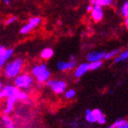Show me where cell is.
<instances>
[{
    "label": "cell",
    "mask_w": 128,
    "mask_h": 128,
    "mask_svg": "<svg viewBox=\"0 0 128 128\" xmlns=\"http://www.w3.org/2000/svg\"><path fill=\"white\" fill-rule=\"evenodd\" d=\"M24 66V60L21 57H17L7 62L3 66V75L7 79H14L20 74Z\"/></svg>",
    "instance_id": "cell-1"
},
{
    "label": "cell",
    "mask_w": 128,
    "mask_h": 128,
    "mask_svg": "<svg viewBox=\"0 0 128 128\" xmlns=\"http://www.w3.org/2000/svg\"><path fill=\"white\" fill-rule=\"evenodd\" d=\"M31 74L39 84H44L51 78V72L45 62L34 65L31 69Z\"/></svg>",
    "instance_id": "cell-2"
},
{
    "label": "cell",
    "mask_w": 128,
    "mask_h": 128,
    "mask_svg": "<svg viewBox=\"0 0 128 128\" xmlns=\"http://www.w3.org/2000/svg\"><path fill=\"white\" fill-rule=\"evenodd\" d=\"M34 84V78L28 73H21L14 79V85L20 90H28Z\"/></svg>",
    "instance_id": "cell-3"
},
{
    "label": "cell",
    "mask_w": 128,
    "mask_h": 128,
    "mask_svg": "<svg viewBox=\"0 0 128 128\" xmlns=\"http://www.w3.org/2000/svg\"><path fill=\"white\" fill-rule=\"evenodd\" d=\"M46 84L52 90L53 92L57 94H63L67 89V83L63 80H56L50 78L46 82Z\"/></svg>",
    "instance_id": "cell-4"
},
{
    "label": "cell",
    "mask_w": 128,
    "mask_h": 128,
    "mask_svg": "<svg viewBox=\"0 0 128 128\" xmlns=\"http://www.w3.org/2000/svg\"><path fill=\"white\" fill-rule=\"evenodd\" d=\"M42 19L40 16H32L29 18L28 21L24 24L20 29V33L23 35L31 33L35 28H37L42 23Z\"/></svg>",
    "instance_id": "cell-5"
},
{
    "label": "cell",
    "mask_w": 128,
    "mask_h": 128,
    "mask_svg": "<svg viewBox=\"0 0 128 128\" xmlns=\"http://www.w3.org/2000/svg\"><path fill=\"white\" fill-rule=\"evenodd\" d=\"M57 68L59 71L65 72L68 70H71L77 66V60H76L75 56L73 55H70L69 60L68 61L60 60L57 62Z\"/></svg>",
    "instance_id": "cell-6"
},
{
    "label": "cell",
    "mask_w": 128,
    "mask_h": 128,
    "mask_svg": "<svg viewBox=\"0 0 128 128\" xmlns=\"http://www.w3.org/2000/svg\"><path fill=\"white\" fill-rule=\"evenodd\" d=\"M20 89L17 88L15 85L7 84L3 86L0 88V98H7L9 97L17 96Z\"/></svg>",
    "instance_id": "cell-7"
},
{
    "label": "cell",
    "mask_w": 128,
    "mask_h": 128,
    "mask_svg": "<svg viewBox=\"0 0 128 128\" xmlns=\"http://www.w3.org/2000/svg\"><path fill=\"white\" fill-rule=\"evenodd\" d=\"M91 16L92 20L94 22H100L102 20V19L104 17V10L103 7L98 6V5H95L93 6V9L91 12Z\"/></svg>",
    "instance_id": "cell-8"
},
{
    "label": "cell",
    "mask_w": 128,
    "mask_h": 128,
    "mask_svg": "<svg viewBox=\"0 0 128 128\" xmlns=\"http://www.w3.org/2000/svg\"><path fill=\"white\" fill-rule=\"evenodd\" d=\"M105 52L103 51H93V52H90L87 54L86 59L87 62H93L96 61H100L104 60V56L105 55Z\"/></svg>",
    "instance_id": "cell-9"
},
{
    "label": "cell",
    "mask_w": 128,
    "mask_h": 128,
    "mask_svg": "<svg viewBox=\"0 0 128 128\" xmlns=\"http://www.w3.org/2000/svg\"><path fill=\"white\" fill-rule=\"evenodd\" d=\"M89 62H82L79 65L76 66L75 71H74V76L75 78L79 79L82 78L84 74H86L89 71Z\"/></svg>",
    "instance_id": "cell-10"
},
{
    "label": "cell",
    "mask_w": 128,
    "mask_h": 128,
    "mask_svg": "<svg viewBox=\"0 0 128 128\" xmlns=\"http://www.w3.org/2000/svg\"><path fill=\"white\" fill-rule=\"evenodd\" d=\"M14 49L6 48L4 52L2 54H0V70L3 68L5 64L14 56Z\"/></svg>",
    "instance_id": "cell-11"
},
{
    "label": "cell",
    "mask_w": 128,
    "mask_h": 128,
    "mask_svg": "<svg viewBox=\"0 0 128 128\" xmlns=\"http://www.w3.org/2000/svg\"><path fill=\"white\" fill-rule=\"evenodd\" d=\"M18 100L17 96H14V97H9L6 98V108L3 111L4 115H9L14 110L15 103L17 102V101Z\"/></svg>",
    "instance_id": "cell-12"
},
{
    "label": "cell",
    "mask_w": 128,
    "mask_h": 128,
    "mask_svg": "<svg viewBox=\"0 0 128 128\" xmlns=\"http://www.w3.org/2000/svg\"><path fill=\"white\" fill-rule=\"evenodd\" d=\"M54 55V51L51 48H45L40 52V57L44 60H48L51 59Z\"/></svg>",
    "instance_id": "cell-13"
},
{
    "label": "cell",
    "mask_w": 128,
    "mask_h": 128,
    "mask_svg": "<svg viewBox=\"0 0 128 128\" xmlns=\"http://www.w3.org/2000/svg\"><path fill=\"white\" fill-rule=\"evenodd\" d=\"M114 0H90V2L92 6L98 5L101 7L103 6H109L112 4Z\"/></svg>",
    "instance_id": "cell-14"
},
{
    "label": "cell",
    "mask_w": 128,
    "mask_h": 128,
    "mask_svg": "<svg viewBox=\"0 0 128 128\" xmlns=\"http://www.w3.org/2000/svg\"><path fill=\"white\" fill-rule=\"evenodd\" d=\"M128 59V49H125L123 52H120L116 57L114 58V62L119 63L123 61H125Z\"/></svg>",
    "instance_id": "cell-15"
},
{
    "label": "cell",
    "mask_w": 128,
    "mask_h": 128,
    "mask_svg": "<svg viewBox=\"0 0 128 128\" xmlns=\"http://www.w3.org/2000/svg\"><path fill=\"white\" fill-rule=\"evenodd\" d=\"M3 122L6 128H16L14 121L8 115H4L3 116Z\"/></svg>",
    "instance_id": "cell-16"
},
{
    "label": "cell",
    "mask_w": 128,
    "mask_h": 128,
    "mask_svg": "<svg viewBox=\"0 0 128 128\" xmlns=\"http://www.w3.org/2000/svg\"><path fill=\"white\" fill-rule=\"evenodd\" d=\"M120 52V49L119 48H116L109 52H106L105 56H104V60H108L110 59H112V58H115L119 53Z\"/></svg>",
    "instance_id": "cell-17"
},
{
    "label": "cell",
    "mask_w": 128,
    "mask_h": 128,
    "mask_svg": "<svg viewBox=\"0 0 128 128\" xmlns=\"http://www.w3.org/2000/svg\"><path fill=\"white\" fill-rule=\"evenodd\" d=\"M102 65H103V62H102V60L90 62L89 63V70H96L99 69Z\"/></svg>",
    "instance_id": "cell-18"
},
{
    "label": "cell",
    "mask_w": 128,
    "mask_h": 128,
    "mask_svg": "<svg viewBox=\"0 0 128 128\" xmlns=\"http://www.w3.org/2000/svg\"><path fill=\"white\" fill-rule=\"evenodd\" d=\"M86 120L91 124L97 122V120H96V118L94 116V115L92 114V112L91 110H86Z\"/></svg>",
    "instance_id": "cell-19"
},
{
    "label": "cell",
    "mask_w": 128,
    "mask_h": 128,
    "mask_svg": "<svg viewBox=\"0 0 128 128\" xmlns=\"http://www.w3.org/2000/svg\"><path fill=\"white\" fill-rule=\"evenodd\" d=\"M120 12L125 18H128V0L126 1L120 8Z\"/></svg>",
    "instance_id": "cell-20"
},
{
    "label": "cell",
    "mask_w": 128,
    "mask_h": 128,
    "mask_svg": "<svg viewBox=\"0 0 128 128\" xmlns=\"http://www.w3.org/2000/svg\"><path fill=\"white\" fill-rule=\"evenodd\" d=\"M65 98L67 99H71V98H73L75 94H76V92L75 89H68V90H66L65 92Z\"/></svg>",
    "instance_id": "cell-21"
},
{
    "label": "cell",
    "mask_w": 128,
    "mask_h": 128,
    "mask_svg": "<svg viewBox=\"0 0 128 128\" xmlns=\"http://www.w3.org/2000/svg\"><path fill=\"white\" fill-rule=\"evenodd\" d=\"M17 98L20 101H27L28 99V95L27 92L20 90V92H19V93L17 94Z\"/></svg>",
    "instance_id": "cell-22"
},
{
    "label": "cell",
    "mask_w": 128,
    "mask_h": 128,
    "mask_svg": "<svg viewBox=\"0 0 128 128\" xmlns=\"http://www.w3.org/2000/svg\"><path fill=\"white\" fill-rule=\"evenodd\" d=\"M126 122V121L124 120H116V122H115L112 125H111L108 128H117V127H119V126H120L123 125Z\"/></svg>",
    "instance_id": "cell-23"
},
{
    "label": "cell",
    "mask_w": 128,
    "mask_h": 128,
    "mask_svg": "<svg viewBox=\"0 0 128 128\" xmlns=\"http://www.w3.org/2000/svg\"><path fill=\"white\" fill-rule=\"evenodd\" d=\"M17 20V17L16 16H11L9 18L6 19V20L5 21V24L6 25H10L12 24L15 23Z\"/></svg>",
    "instance_id": "cell-24"
},
{
    "label": "cell",
    "mask_w": 128,
    "mask_h": 128,
    "mask_svg": "<svg viewBox=\"0 0 128 128\" xmlns=\"http://www.w3.org/2000/svg\"><path fill=\"white\" fill-rule=\"evenodd\" d=\"M91 112H92V114L94 115V116L96 118V120H98L100 116H101L102 115H103L101 111L100 110H98V108H95L94 110H91Z\"/></svg>",
    "instance_id": "cell-25"
},
{
    "label": "cell",
    "mask_w": 128,
    "mask_h": 128,
    "mask_svg": "<svg viewBox=\"0 0 128 128\" xmlns=\"http://www.w3.org/2000/svg\"><path fill=\"white\" fill-rule=\"evenodd\" d=\"M97 122L99 124H105V122H106V119L105 117V116L102 115L101 116H100L98 120H97Z\"/></svg>",
    "instance_id": "cell-26"
},
{
    "label": "cell",
    "mask_w": 128,
    "mask_h": 128,
    "mask_svg": "<svg viewBox=\"0 0 128 128\" xmlns=\"http://www.w3.org/2000/svg\"><path fill=\"white\" fill-rule=\"evenodd\" d=\"M70 126L71 128H78V123L76 121H74V122L70 124Z\"/></svg>",
    "instance_id": "cell-27"
},
{
    "label": "cell",
    "mask_w": 128,
    "mask_h": 128,
    "mask_svg": "<svg viewBox=\"0 0 128 128\" xmlns=\"http://www.w3.org/2000/svg\"><path fill=\"white\" fill-rule=\"evenodd\" d=\"M92 9H93V6H92L91 4H89V5L87 6V11L88 12H91V10H92Z\"/></svg>",
    "instance_id": "cell-28"
},
{
    "label": "cell",
    "mask_w": 128,
    "mask_h": 128,
    "mask_svg": "<svg viewBox=\"0 0 128 128\" xmlns=\"http://www.w3.org/2000/svg\"><path fill=\"white\" fill-rule=\"evenodd\" d=\"M6 47H5V46H0V54H2L4 51L6 50Z\"/></svg>",
    "instance_id": "cell-29"
},
{
    "label": "cell",
    "mask_w": 128,
    "mask_h": 128,
    "mask_svg": "<svg viewBox=\"0 0 128 128\" xmlns=\"http://www.w3.org/2000/svg\"><path fill=\"white\" fill-rule=\"evenodd\" d=\"M117 128H128V122H126L123 125L120 126H119Z\"/></svg>",
    "instance_id": "cell-30"
},
{
    "label": "cell",
    "mask_w": 128,
    "mask_h": 128,
    "mask_svg": "<svg viewBox=\"0 0 128 128\" xmlns=\"http://www.w3.org/2000/svg\"><path fill=\"white\" fill-rule=\"evenodd\" d=\"M3 2L6 4V5H9L10 2V0H3Z\"/></svg>",
    "instance_id": "cell-31"
},
{
    "label": "cell",
    "mask_w": 128,
    "mask_h": 128,
    "mask_svg": "<svg viewBox=\"0 0 128 128\" xmlns=\"http://www.w3.org/2000/svg\"><path fill=\"white\" fill-rule=\"evenodd\" d=\"M125 26L126 27V28L128 29V18H126L125 19Z\"/></svg>",
    "instance_id": "cell-32"
},
{
    "label": "cell",
    "mask_w": 128,
    "mask_h": 128,
    "mask_svg": "<svg viewBox=\"0 0 128 128\" xmlns=\"http://www.w3.org/2000/svg\"><path fill=\"white\" fill-rule=\"evenodd\" d=\"M3 87V81L0 80V88H1Z\"/></svg>",
    "instance_id": "cell-33"
}]
</instances>
